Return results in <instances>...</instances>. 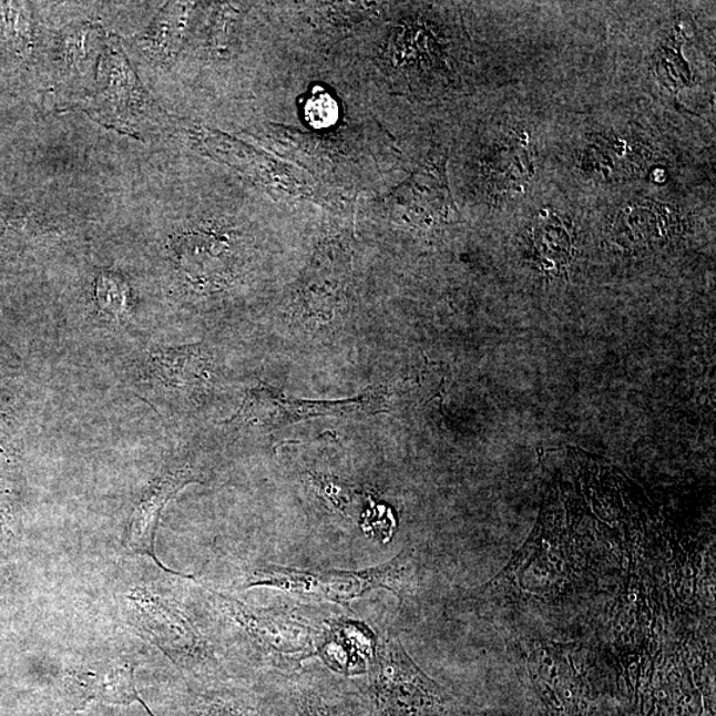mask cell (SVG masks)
Returning <instances> with one entry per match:
<instances>
[{
    "label": "cell",
    "mask_w": 716,
    "mask_h": 716,
    "mask_svg": "<svg viewBox=\"0 0 716 716\" xmlns=\"http://www.w3.org/2000/svg\"><path fill=\"white\" fill-rule=\"evenodd\" d=\"M415 583L413 556L410 552H402L388 563L360 571L262 565L247 574L242 587H273L308 603L348 606L354 600L376 590L388 591L403 600L413 593Z\"/></svg>",
    "instance_id": "obj_5"
},
{
    "label": "cell",
    "mask_w": 716,
    "mask_h": 716,
    "mask_svg": "<svg viewBox=\"0 0 716 716\" xmlns=\"http://www.w3.org/2000/svg\"><path fill=\"white\" fill-rule=\"evenodd\" d=\"M531 239L533 255L546 269H562L572 259V234L559 216H538Z\"/></svg>",
    "instance_id": "obj_16"
},
{
    "label": "cell",
    "mask_w": 716,
    "mask_h": 716,
    "mask_svg": "<svg viewBox=\"0 0 716 716\" xmlns=\"http://www.w3.org/2000/svg\"><path fill=\"white\" fill-rule=\"evenodd\" d=\"M377 637L367 625L333 621L324 626L317 657L323 659L329 672L346 678L360 677L368 673L375 658Z\"/></svg>",
    "instance_id": "obj_11"
},
{
    "label": "cell",
    "mask_w": 716,
    "mask_h": 716,
    "mask_svg": "<svg viewBox=\"0 0 716 716\" xmlns=\"http://www.w3.org/2000/svg\"><path fill=\"white\" fill-rule=\"evenodd\" d=\"M70 110H80L96 123L140 141L165 131L167 114L133 70L121 40L106 35L92 91Z\"/></svg>",
    "instance_id": "obj_4"
},
{
    "label": "cell",
    "mask_w": 716,
    "mask_h": 716,
    "mask_svg": "<svg viewBox=\"0 0 716 716\" xmlns=\"http://www.w3.org/2000/svg\"><path fill=\"white\" fill-rule=\"evenodd\" d=\"M206 591L222 623L242 636V643L260 657L269 674L288 677L301 671L304 662L317 657L324 626H314L296 610L253 606L232 594L208 586Z\"/></svg>",
    "instance_id": "obj_3"
},
{
    "label": "cell",
    "mask_w": 716,
    "mask_h": 716,
    "mask_svg": "<svg viewBox=\"0 0 716 716\" xmlns=\"http://www.w3.org/2000/svg\"><path fill=\"white\" fill-rule=\"evenodd\" d=\"M285 684L297 716H370L360 681L303 667Z\"/></svg>",
    "instance_id": "obj_9"
},
{
    "label": "cell",
    "mask_w": 716,
    "mask_h": 716,
    "mask_svg": "<svg viewBox=\"0 0 716 716\" xmlns=\"http://www.w3.org/2000/svg\"><path fill=\"white\" fill-rule=\"evenodd\" d=\"M671 215L652 201H634L620 208L613 221V234L620 245L646 248L668 233Z\"/></svg>",
    "instance_id": "obj_13"
},
{
    "label": "cell",
    "mask_w": 716,
    "mask_h": 716,
    "mask_svg": "<svg viewBox=\"0 0 716 716\" xmlns=\"http://www.w3.org/2000/svg\"><path fill=\"white\" fill-rule=\"evenodd\" d=\"M136 661L130 653L105 651L88 653L74 661L65 674V687L78 707L92 699L110 705L127 706L139 702L149 715L155 716L136 688Z\"/></svg>",
    "instance_id": "obj_8"
},
{
    "label": "cell",
    "mask_w": 716,
    "mask_h": 716,
    "mask_svg": "<svg viewBox=\"0 0 716 716\" xmlns=\"http://www.w3.org/2000/svg\"><path fill=\"white\" fill-rule=\"evenodd\" d=\"M367 678L360 681L370 716H466L444 687L421 671L393 633L377 637Z\"/></svg>",
    "instance_id": "obj_6"
},
{
    "label": "cell",
    "mask_w": 716,
    "mask_h": 716,
    "mask_svg": "<svg viewBox=\"0 0 716 716\" xmlns=\"http://www.w3.org/2000/svg\"><path fill=\"white\" fill-rule=\"evenodd\" d=\"M195 482H200V479L191 466L167 469L155 478L133 511L126 532L127 549L161 564L155 555V533H157L162 510L182 489Z\"/></svg>",
    "instance_id": "obj_10"
},
{
    "label": "cell",
    "mask_w": 716,
    "mask_h": 716,
    "mask_svg": "<svg viewBox=\"0 0 716 716\" xmlns=\"http://www.w3.org/2000/svg\"><path fill=\"white\" fill-rule=\"evenodd\" d=\"M187 712L188 716H297L285 677L265 673L258 678L193 682Z\"/></svg>",
    "instance_id": "obj_7"
},
{
    "label": "cell",
    "mask_w": 716,
    "mask_h": 716,
    "mask_svg": "<svg viewBox=\"0 0 716 716\" xmlns=\"http://www.w3.org/2000/svg\"><path fill=\"white\" fill-rule=\"evenodd\" d=\"M275 10L272 86L243 134L310 175L329 200L389 188L411 161L401 100L371 79L333 6Z\"/></svg>",
    "instance_id": "obj_1"
},
{
    "label": "cell",
    "mask_w": 716,
    "mask_h": 716,
    "mask_svg": "<svg viewBox=\"0 0 716 716\" xmlns=\"http://www.w3.org/2000/svg\"><path fill=\"white\" fill-rule=\"evenodd\" d=\"M117 593L121 613L141 636L160 647L193 682L232 677L223 626L207 593V605L193 604L182 594L191 576L164 565H147ZM206 590V586H205Z\"/></svg>",
    "instance_id": "obj_2"
},
{
    "label": "cell",
    "mask_w": 716,
    "mask_h": 716,
    "mask_svg": "<svg viewBox=\"0 0 716 716\" xmlns=\"http://www.w3.org/2000/svg\"><path fill=\"white\" fill-rule=\"evenodd\" d=\"M634 151L630 141L618 136H596L591 140L581 157L584 172L593 177L616 180L634 165Z\"/></svg>",
    "instance_id": "obj_15"
},
{
    "label": "cell",
    "mask_w": 716,
    "mask_h": 716,
    "mask_svg": "<svg viewBox=\"0 0 716 716\" xmlns=\"http://www.w3.org/2000/svg\"><path fill=\"white\" fill-rule=\"evenodd\" d=\"M195 3L173 2L162 9L136 39L143 55L153 63L165 64L177 58L186 40Z\"/></svg>",
    "instance_id": "obj_12"
},
{
    "label": "cell",
    "mask_w": 716,
    "mask_h": 716,
    "mask_svg": "<svg viewBox=\"0 0 716 716\" xmlns=\"http://www.w3.org/2000/svg\"><path fill=\"white\" fill-rule=\"evenodd\" d=\"M206 358L197 348L167 350L155 355L153 367L167 387L182 391L197 390L206 378ZM174 389V390H175Z\"/></svg>",
    "instance_id": "obj_17"
},
{
    "label": "cell",
    "mask_w": 716,
    "mask_h": 716,
    "mask_svg": "<svg viewBox=\"0 0 716 716\" xmlns=\"http://www.w3.org/2000/svg\"><path fill=\"white\" fill-rule=\"evenodd\" d=\"M127 294L126 283L119 275L112 273L101 274L96 280V299L105 313L120 316L124 313Z\"/></svg>",
    "instance_id": "obj_20"
},
{
    "label": "cell",
    "mask_w": 716,
    "mask_h": 716,
    "mask_svg": "<svg viewBox=\"0 0 716 716\" xmlns=\"http://www.w3.org/2000/svg\"><path fill=\"white\" fill-rule=\"evenodd\" d=\"M315 488L319 490L320 495L326 502L341 513L342 516L355 520L360 523L361 495L349 484L339 481V479L326 475H313Z\"/></svg>",
    "instance_id": "obj_19"
},
{
    "label": "cell",
    "mask_w": 716,
    "mask_h": 716,
    "mask_svg": "<svg viewBox=\"0 0 716 716\" xmlns=\"http://www.w3.org/2000/svg\"><path fill=\"white\" fill-rule=\"evenodd\" d=\"M485 187L495 193L519 192L533 175L532 152L529 141L516 137L492 151L484 161Z\"/></svg>",
    "instance_id": "obj_14"
},
{
    "label": "cell",
    "mask_w": 716,
    "mask_h": 716,
    "mask_svg": "<svg viewBox=\"0 0 716 716\" xmlns=\"http://www.w3.org/2000/svg\"><path fill=\"white\" fill-rule=\"evenodd\" d=\"M682 45L684 43L679 33L662 44L655 55V70L658 78L673 91H678L692 83L691 67L682 55Z\"/></svg>",
    "instance_id": "obj_18"
}]
</instances>
